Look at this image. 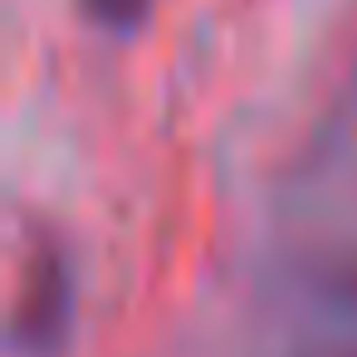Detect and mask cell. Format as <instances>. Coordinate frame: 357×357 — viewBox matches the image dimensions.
Segmentation results:
<instances>
[{"label":"cell","instance_id":"1","mask_svg":"<svg viewBox=\"0 0 357 357\" xmlns=\"http://www.w3.org/2000/svg\"><path fill=\"white\" fill-rule=\"evenodd\" d=\"M74 323V264L54 240H35L15 298H10V347L20 357H54Z\"/></svg>","mask_w":357,"mask_h":357},{"label":"cell","instance_id":"2","mask_svg":"<svg viewBox=\"0 0 357 357\" xmlns=\"http://www.w3.org/2000/svg\"><path fill=\"white\" fill-rule=\"evenodd\" d=\"M157 0H79V10L89 25H98L103 35H137L147 25Z\"/></svg>","mask_w":357,"mask_h":357},{"label":"cell","instance_id":"3","mask_svg":"<svg viewBox=\"0 0 357 357\" xmlns=\"http://www.w3.org/2000/svg\"><path fill=\"white\" fill-rule=\"evenodd\" d=\"M294 357H357V337H342V342H323V347H308V352H294Z\"/></svg>","mask_w":357,"mask_h":357}]
</instances>
